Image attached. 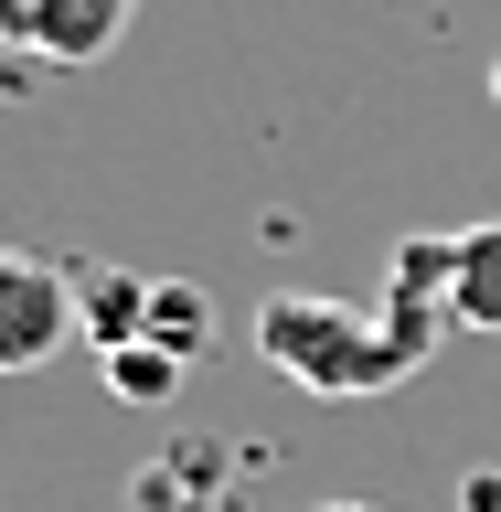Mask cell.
<instances>
[{
  "mask_svg": "<svg viewBox=\"0 0 501 512\" xmlns=\"http://www.w3.org/2000/svg\"><path fill=\"white\" fill-rule=\"evenodd\" d=\"M256 352L299 395H395L416 374V352L384 331V310H352V299H320V288H278L256 310Z\"/></svg>",
  "mask_w": 501,
  "mask_h": 512,
  "instance_id": "6da1fadb",
  "label": "cell"
},
{
  "mask_svg": "<svg viewBox=\"0 0 501 512\" xmlns=\"http://www.w3.org/2000/svg\"><path fill=\"white\" fill-rule=\"evenodd\" d=\"M75 342V278L32 246H0V374H32Z\"/></svg>",
  "mask_w": 501,
  "mask_h": 512,
  "instance_id": "7a4b0ae2",
  "label": "cell"
},
{
  "mask_svg": "<svg viewBox=\"0 0 501 512\" xmlns=\"http://www.w3.org/2000/svg\"><path fill=\"white\" fill-rule=\"evenodd\" d=\"M128 22H139V0H22V54L43 64H107L128 43Z\"/></svg>",
  "mask_w": 501,
  "mask_h": 512,
  "instance_id": "3957f363",
  "label": "cell"
},
{
  "mask_svg": "<svg viewBox=\"0 0 501 512\" xmlns=\"http://www.w3.org/2000/svg\"><path fill=\"white\" fill-rule=\"evenodd\" d=\"M75 331L96 342V363H107V352H128L139 331H150V278H128V267L75 278Z\"/></svg>",
  "mask_w": 501,
  "mask_h": 512,
  "instance_id": "277c9868",
  "label": "cell"
},
{
  "mask_svg": "<svg viewBox=\"0 0 501 512\" xmlns=\"http://www.w3.org/2000/svg\"><path fill=\"white\" fill-rule=\"evenodd\" d=\"M448 310L459 331H501V224L448 235Z\"/></svg>",
  "mask_w": 501,
  "mask_h": 512,
  "instance_id": "5b68a950",
  "label": "cell"
},
{
  "mask_svg": "<svg viewBox=\"0 0 501 512\" xmlns=\"http://www.w3.org/2000/svg\"><path fill=\"white\" fill-rule=\"evenodd\" d=\"M139 342H160L171 363H192V352L214 342V310H203V288L192 278H150V331Z\"/></svg>",
  "mask_w": 501,
  "mask_h": 512,
  "instance_id": "8992f818",
  "label": "cell"
},
{
  "mask_svg": "<svg viewBox=\"0 0 501 512\" xmlns=\"http://www.w3.org/2000/svg\"><path fill=\"white\" fill-rule=\"evenodd\" d=\"M171 384H182V363H171L160 342H128V352H107V395H128V406H160Z\"/></svg>",
  "mask_w": 501,
  "mask_h": 512,
  "instance_id": "52a82bcc",
  "label": "cell"
},
{
  "mask_svg": "<svg viewBox=\"0 0 501 512\" xmlns=\"http://www.w3.org/2000/svg\"><path fill=\"white\" fill-rule=\"evenodd\" d=\"M11 32H22V0H0V43H11Z\"/></svg>",
  "mask_w": 501,
  "mask_h": 512,
  "instance_id": "ba28073f",
  "label": "cell"
},
{
  "mask_svg": "<svg viewBox=\"0 0 501 512\" xmlns=\"http://www.w3.org/2000/svg\"><path fill=\"white\" fill-rule=\"evenodd\" d=\"M320 512H384V502H320Z\"/></svg>",
  "mask_w": 501,
  "mask_h": 512,
  "instance_id": "9c48e42d",
  "label": "cell"
},
{
  "mask_svg": "<svg viewBox=\"0 0 501 512\" xmlns=\"http://www.w3.org/2000/svg\"><path fill=\"white\" fill-rule=\"evenodd\" d=\"M491 96H501V64H491Z\"/></svg>",
  "mask_w": 501,
  "mask_h": 512,
  "instance_id": "30bf717a",
  "label": "cell"
}]
</instances>
